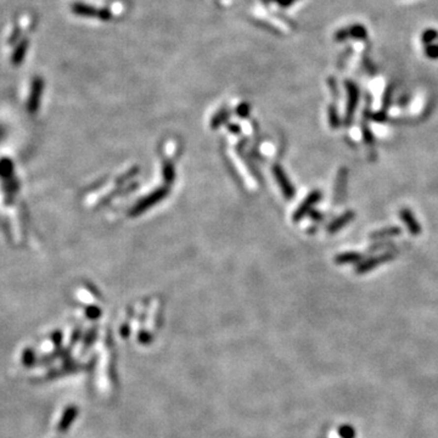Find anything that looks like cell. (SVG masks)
Segmentation results:
<instances>
[{
    "label": "cell",
    "mask_w": 438,
    "mask_h": 438,
    "mask_svg": "<svg viewBox=\"0 0 438 438\" xmlns=\"http://www.w3.org/2000/svg\"><path fill=\"white\" fill-rule=\"evenodd\" d=\"M77 413H78V410H77L76 407H68V408H66V410L63 411V416H61L60 422L58 424V429H56L58 430V432H60V434L66 432L67 430L69 429L72 422L74 421V419H76Z\"/></svg>",
    "instance_id": "1"
},
{
    "label": "cell",
    "mask_w": 438,
    "mask_h": 438,
    "mask_svg": "<svg viewBox=\"0 0 438 438\" xmlns=\"http://www.w3.org/2000/svg\"><path fill=\"white\" fill-rule=\"evenodd\" d=\"M27 49H28V40L27 39H22L21 42L17 44L16 49H15L14 54H12V63L15 66L20 65L22 63L23 59H25L26 53H27Z\"/></svg>",
    "instance_id": "2"
},
{
    "label": "cell",
    "mask_w": 438,
    "mask_h": 438,
    "mask_svg": "<svg viewBox=\"0 0 438 438\" xmlns=\"http://www.w3.org/2000/svg\"><path fill=\"white\" fill-rule=\"evenodd\" d=\"M42 90H43V81L40 78H35L34 82H33L32 94H31V100H30V106L32 107V109H35V106L38 105L40 94H42Z\"/></svg>",
    "instance_id": "3"
},
{
    "label": "cell",
    "mask_w": 438,
    "mask_h": 438,
    "mask_svg": "<svg viewBox=\"0 0 438 438\" xmlns=\"http://www.w3.org/2000/svg\"><path fill=\"white\" fill-rule=\"evenodd\" d=\"M37 363V358H35V353L32 348H26L22 353V364L26 368H31Z\"/></svg>",
    "instance_id": "4"
},
{
    "label": "cell",
    "mask_w": 438,
    "mask_h": 438,
    "mask_svg": "<svg viewBox=\"0 0 438 438\" xmlns=\"http://www.w3.org/2000/svg\"><path fill=\"white\" fill-rule=\"evenodd\" d=\"M20 35H21V30H20V28H15V31L12 32V34H11V37H10L9 43L10 44L16 43L17 40L20 39Z\"/></svg>",
    "instance_id": "5"
}]
</instances>
